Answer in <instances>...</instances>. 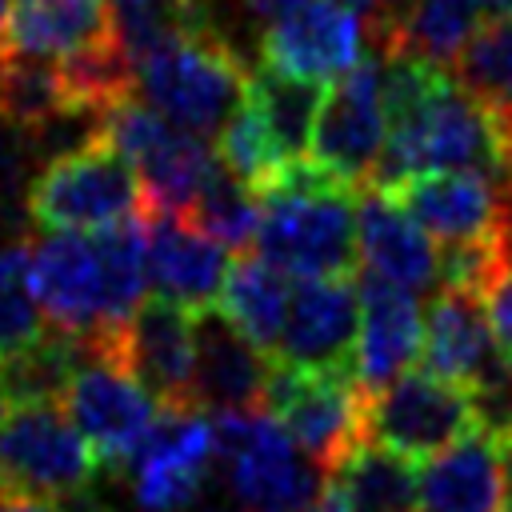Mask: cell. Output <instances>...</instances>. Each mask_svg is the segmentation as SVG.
<instances>
[{"instance_id": "30", "label": "cell", "mask_w": 512, "mask_h": 512, "mask_svg": "<svg viewBox=\"0 0 512 512\" xmlns=\"http://www.w3.org/2000/svg\"><path fill=\"white\" fill-rule=\"evenodd\" d=\"M452 76L500 120H512V20L476 28L452 64Z\"/></svg>"}, {"instance_id": "17", "label": "cell", "mask_w": 512, "mask_h": 512, "mask_svg": "<svg viewBox=\"0 0 512 512\" xmlns=\"http://www.w3.org/2000/svg\"><path fill=\"white\" fill-rule=\"evenodd\" d=\"M272 360L256 348L220 308L196 312V364L188 404L204 412H252L264 408Z\"/></svg>"}, {"instance_id": "41", "label": "cell", "mask_w": 512, "mask_h": 512, "mask_svg": "<svg viewBox=\"0 0 512 512\" xmlns=\"http://www.w3.org/2000/svg\"><path fill=\"white\" fill-rule=\"evenodd\" d=\"M500 128H504V192H512V120H500Z\"/></svg>"}, {"instance_id": "35", "label": "cell", "mask_w": 512, "mask_h": 512, "mask_svg": "<svg viewBox=\"0 0 512 512\" xmlns=\"http://www.w3.org/2000/svg\"><path fill=\"white\" fill-rule=\"evenodd\" d=\"M0 512H60V504L48 500V496H32V492H20V488H8Z\"/></svg>"}, {"instance_id": "19", "label": "cell", "mask_w": 512, "mask_h": 512, "mask_svg": "<svg viewBox=\"0 0 512 512\" xmlns=\"http://www.w3.org/2000/svg\"><path fill=\"white\" fill-rule=\"evenodd\" d=\"M148 284L192 312L216 308L228 280V248L180 212H148Z\"/></svg>"}, {"instance_id": "24", "label": "cell", "mask_w": 512, "mask_h": 512, "mask_svg": "<svg viewBox=\"0 0 512 512\" xmlns=\"http://www.w3.org/2000/svg\"><path fill=\"white\" fill-rule=\"evenodd\" d=\"M476 16L480 0H408L368 32V44L384 56H420L452 68L460 48L476 32Z\"/></svg>"}, {"instance_id": "3", "label": "cell", "mask_w": 512, "mask_h": 512, "mask_svg": "<svg viewBox=\"0 0 512 512\" xmlns=\"http://www.w3.org/2000/svg\"><path fill=\"white\" fill-rule=\"evenodd\" d=\"M252 64L220 32L184 28L136 60V96L172 124L216 140L244 104Z\"/></svg>"}, {"instance_id": "21", "label": "cell", "mask_w": 512, "mask_h": 512, "mask_svg": "<svg viewBox=\"0 0 512 512\" xmlns=\"http://www.w3.org/2000/svg\"><path fill=\"white\" fill-rule=\"evenodd\" d=\"M356 244L364 272H376L408 292H428L440 284V248L388 192L364 188L356 212Z\"/></svg>"}, {"instance_id": "23", "label": "cell", "mask_w": 512, "mask_h": 512, "mask_svg": "<svg viewBox=\"0 0 512 512\" xmlns=\"http://www.w3.org/2000/svg\"><path fill=\"white\" fill-rule=\"evenodd\" d=\"M112 32V0H12L0 52L64 60Z\"/></svg>"}, {"instance_id": "2", "label": "cell", "mask_w": 512, "mask_h": 512, "mask_svg": "<svg viewBox=\"0 0 512 512\" xmlns=\"http://www.w3.org/2000/svg\"><path fill=\"white\" fill-rule=\"evenodd\" d=\"M24 208L40 232H100L148 216V188L132 160L96 128L36 168Z\"/></svg>"}, {"instance_id": "16", "label": "cell", "mask_w": 512, "mask_h": 512, "mask_svg": "<svg viewBox=\"0 0 512 512\" xmlns=\"http://www.w3.org/2000/svg\"><path fill=\"white\" fill-rule=\"evenodd\" d=\"M160 404L188 400L196 364V312L168 300L144 296L132 320L112 336V352Z\"/></svg>"}, {"instance_id": "34", "label": "cell", "mask_w": 512, "mask_h": 512, "mask_svg": "<svg viewBox=\"0 0 512 512\" xmlns=\"http://www.w3.org/2000/svg\"><path fill=\"white\" fill-rule=\"evenodd\" d=\"M304 0H240V12H244V20H252L256 24V40H260V32L268 28V24H276L280 16H288L292 8H300Z\"/></svg>"}, {"instance_id": "33", "label": "cell", "mask_w": 512, "mask_h": 512, "mask_svg": "<svg viewBox=\"0 0 512 512\" xmlns=\"http://www.w3.org/2000/svg\"><path fill=\"white\" fill-rule=\"evenodd\" d=\"M44 328H48V316L28 284V240H24L20 260L0 280V364L20 348H28Z\"/></svg>"}, {"instance_id": "14", "label": "cell", "mask_w": 512, "mask_h": 512, "mask_svg": "<svg viewBox=\"0 0 512 512\" xmlns=\"http://www.w3.org/2000/svg\"><path fill=\"white\" fill-rule=\"evenodd\" d=\"M420 360L436 376L456 380L476 396L512 380L484 296L460 292V288H440L428 300Z\"/></svg>"}, {"instance_id": "12", "label": "cell", "mask_w": 512, "mask_h": 512, "mask_svg": "<svg viewBox=\"0 0 512 512\" xmlns=\"http://www.w3.org/2000/svg\"><path fill=\"white\" fill-rule=\"evenodd\" d=\"M384 140H388V116L380 88V52L368 44L364 60L328 84L308 148L316 164L360 188L372 180Z\"/></svg>"}, {"instance_id": "10", "label": "cell", "mask_w": 512, "mask_h": 512, "mask_svg": "<svg viewBox=\"0 0 512 512\" xmlns=\"http://www.w3.org/2000/svg\"><path fill=\"white\" fill-rule=\"evenodd\" d=\"M264 408L324 472L364 440V388L352 372L300 368L272 356Z\"/></svg>"}, {"instance_id": "37", "label": "cell", "mask_w": 512, "mask_h": 512, "mask_svg": "<svg viewBox=\"0 0 512 512\" xmlns=\"http://www.w3.org/2000/svg\"><path fill=\"white\" fill-rule=\"evenodd\" d=\"M496 440H500V472H504V512H512V428H500Z\"/></svg>"}, {"instance_id": "27", "label": "cell", "mask_w": 512, "mask_h": 512, "mask_svg": "<svg viewBox=\"0 0 512 512\" xmlns=\"http://www.w3.org/2000/svg\"><path fill=\"white\" fill-rule=\"evenodd\" d=\"M324 92L328 84L320 80H304V76H292L284 68H272V64H252L248 72V104L264 116L272 140L280 144V152L288 160L304 156V148L312 144V128H316V116H320V104H324Z\"/></svg>"}, {"instance_id": "15", "label": "cell", "mask_w": 512, "mask_h": 512, "mask_svg": "<svg viewBox=\"0 0 512 512\" xmlns=\"http://www.w3.org/2000/svg\"><path fill=\"white\" fill-rule=\"evenodd\" d=\"M368 24L336 0H304L276 24H268L256 40L264 64L284 68L304 80L332 84L352 64L364 60Z\"/></svg>"}, {"instance_id": "28", "label": "cell", "mask_w": 512, "mask_h": 512, "mask_svg": "<svg viewBox=\"0 0 512 512\" xmlns=\"http://www.w3.org/2000/svg\"><path fill=\"white\" fill-rule=\"evenodd\" d=\"M96 356L92 344L84 336H72L64 328H44L28 348H20L16 356H8L0 364L4 388L12 396V404H36V400H64L72 376L80 372V364Z\"/></svg>"}, {"instance_id": "38", "label": "cell", "mask_w": 512, "mask_h": 512, "mask_svg": "<svg viewBox=\"0 0 512 512\" xmlns=\"http://www.w3.org/2000/svg\"><path fill=\"white\" fill-rule=\"evenodd\" d=\"M308 512H348V504H344V496H340V488L328 480L324 484V492L316 496V504L308 508Z\"/></svg>"}, {"instance_id": "8", "label": "cell", "mask_w": 512, "mask_h": 512, "mask_svg": "<svg viewBox=\"0 0 512 512\" xmlns=\"http://www.w3.org/2000/svg\"><path fill=\"white\" fill-rule=\"evenodd\" d=\"M124 476L140 512H188L216 476L212 412L188 400L160 404Z\"/></svg>"}, {"instance_id": "32", "label": "cell", "mask_w": 512, "mask_h": 512, "mask_svg": "<svg viewBox=\"0 0 512 512\" xmlns=\"http://www.w3.org/2000/svg\"><path fill=\"white\" fill-rule=\"evenodd\" d=\"M36 152L40 140L0 112V236H8V244L32 236L24 204H28V184L36 176Z\"/></svg>"}, {"instance_id": "1", "label": "cell", "mask_w": 512, "mask_h": 512, "mask_svg": "<svg viewBox=\"0 0 512 512\" xmlns=\"http://www.w3.org/2000/svg\"><path fill=\"white\" fill-rule=\"evenodd\" d=\"M256 248L280 272L308 276H352L360 264L356 212L360 196L348 180L316 160H284L280 172L260 188Z\"/></svg>"}, {"instance_id": "40", "label": "cell", "mask_w": 512, "mask_h": 512, "mask_svg": "<svg viewBox=\"0 0 512 512\" xmlns=\"http://www.w3.org/2000/svg\"><path fill=\"white\" fill-rule=\"evenodd\" d=\"M24 240H28V236H24ZM24 240H12V244H4V248H0V280H4V276L12 272V264L20 260V248H24Z\"/></svg>"}, {"instance_id": "4", "label": "cell", "mask_w": 512, "mask_h": 512, "mask_svg": "<svg viewBox=\"0 0 512 512\" xmlns=\"http://www.w3.org/2000/svg\"><path fill=\"white\" fill-rule=\"evenodd\" d=\"M216 476L232 512H308L328 472L268 412H216Z\"/></svg>"}, {"instance_id": "20", "label": "cell", "mask_w": 512, "mask_h": 512, "mask_svg": "<svg viewBox=\"0 0 512 512\" xmlns=\"http://www.w3.org/2000/svg\"><path fill=\"white\" fill-rule=\"evenodd\" d=\"M424 348V312L416 292L364 272L360 276V336H356V380L364 392L384 388Z\"/></svg>"}, {"instance_id": "13", "label": "cell", "mask_w": 512, "mask_h": 512, "mask_svg": "<svg viewBox=\"0 0 512 512\" xmlns=\"http://www.w3.org/2000/svg\"><path fill=\"white\" fill-rule=\"evenodd\" d=\"M356 336H360V280L308 276L292 284V304L284 316L276 360L356 376Z\"/></svg>"}, {"instance_id": "39", "label": "cell", "mask_w": 512, "mask_h": 512, "mask_svg": "<svg viewBox=\"0 0 512 512\" xmlns=\"http://www.w3.org/2000/svg\"><path fill=\"white\" fill-rule=\"evenodd\" d=\"M480 12L488 20H512V0H480Z\"/></svg>"}, {"instance_id": "7", "label": "cell", "mask_w": 512, "mask_h": 512, "mask_svg": "<svg viewBox=\"0 0 512 512\" xmlns=\"http://www.w3.org/2000/svg\"><path fill=\"white\" fill-rule=\"evenodd\" d=\"M96 456L60 400L12 404L0 424V480L8 488L68 500L96 484Z\"/></svg>"}, {"instance_id": "42", "label": "cell", "mask_w": 512, "mask_h": 512, "mask_svg": "<svg viewBox=\"0 0 512 512\" xmlns=\"http://www.w3.org/2000/svg\"><path fill=\"white\" fill-rule=\"evenodd\" d=\"M8 16H12V0H0V48H4V32H8Z\"/></svg>"}, {"instance_id": "22", "label": "cell", "mask_w": 512, "mask_h": 512, "mask_svg": "<svg viewBox=\"0 0 512 512\" xmlns=\"http://www.w3.org/2000/svg\"><path fill=\"white\" fill-rule=\"evenodd\" d=\"M500 440L484 424L420 468V512H500Z\"/></svg>"}, {"instance_id": "26", "label": "cell", "mask_w": 512, "mask_h": 512, "mask_svg": "<svg viewBox=\"0 0 512 512\" xmlns=\"http://www.w3.org/2000/svg\"><path fill=\"white\" fill-rule=\"evenodd\" d=\"M292 304V284L288 272H280L272 260L256 256H240L228 268L224 292H220V312L256 344V348H276L280 332H284V316Z\"/></svg>"}, {"instance_id": "29", "label": "cell", "mask_w": 512, "mask_h": 512, "mask_svg": "<svg viewBox=\"0 0 512 512\" xmlns=\"http://www.w3.org/2000/svg\"><path fill=\"white\" fill-rule=\"evenodd\" d=\"M260 208H264L260 192L220 164L212 172V180L200 188V196L188 204V212H180V216H188L200 232H208L216 244H224L232 252V248L256 244Z\"/></svg>"}, {"instance_id": "44", "label": "cell", "mask_w": 512, "mask_h": 512, "mask_svg": "<svg viewBox=\"0 0 512 512\" xmlns=\"http://www.w3.org/2000/svg\"><path fill=\"white\" fill-rule=\"evenodd\" d=\"M192 4H204V8L212 12V20H216V4H220V0H192Z\"/></svg>"}, {"instance_id": "45", "label": "cell", "mask_w": 512, "mask_h": 512, "mask_svg": "<svg viewBox=\"0 0 512 512\" xmlns=\"http://www.w3.org/2000/svg\"><path fill=\"white\" fill-rule=\"evenodd\" d=\"M4 496H8V484H4V480H0V504H4Z\"/></svg>"}, {"instance_id": "31", "label": "cell", "mask_w": 512, "mask_h": 512, "mask_svg": "<svg viewBox=\"0 0 512 512\" xmlns=\"http://www.w3.org/2000/svg\"><path fill=\"white\" fill-rule=\"evenodd\" d=\"M216 156H220V164H224L232 176L248 180L256 192H260V188L280 172V164L288 160V156L280 152V144L272 140L264 116L248 104V96H244V104L228 116V124L220 128V136H216Z\"/></svg>"}, {"instance_id": "43", "label": "cell", "mask_w": 512, "mask_h": 512, "mask_svg": "<svg viewBox=\"0 0 512 512\" xmlns=\"http://www.w3.org/2000/svg\"><path fill=\"white\" fill-rule=\"evenodd\" d=\"M8 408H12V396H8V388H4V376H0V424H4Z\"/></svg>"}, {"instance_id": "18", "label": "cell", "mask_w": 512, "mask_h": 512, "mask_svg": "<svg viewBox=\"0 0 512 512\" xmlns=\"http://www.w3.org/2000/svg\"><path fill=\"white\" fill-rule=\"evenodd\" d=\"M388 196L440 244L488 240L504 216V184L484 172H420L388 188Z\"/></svg>"}, {"instance_id": "25", "label": "cell", "mask_w": 512, "mask_h": 512, "mask_svg": "<svg viewBox=\"0 0 512 512\" xmlns=\"http://www.w3.org/2000/svg\"><path fill=\"white\" fill-rule=\"evenodd\" d=\"M328 480L340 488L348 512H416L420 508V472L408 464V456L360 440L340 456V464L328 472Z\"/></svg>"}, {"instance_id": "11", "label": "cell", "mask_w": 512, "mask_h": 512, "mask_svg": "<svg viewBox=\"0 0 512 512\" xmlns=\"http://www.w3.org/2000/svg\"><path fill=\"white\" fill-rule=\"evenodd\" d=\"M68 416L84 432L100 472L124 476L140 440L148 436L160 400L116 360V356H88L72 376L64 400Z\"/></svg>"}, {"instance_id": "36", "label": "cell", "mask_w": 512, "mask_h": 512, "mask_svg": "<svg viewBox=\"0 0 512 512\" xmlns=\"http://www.w3.org/2000/svg\"><path fill=\"white\" fill-rule=\"evenodd\" d=\"M336 4H344L348 12H356V16L368 24V32H372V28L392 12V4H388V0H336Z\"/></svg>"}, {"instance_id": "9", "label": "cell", "mask_w": 512, "mask_h": 512, "mask_svg": "<svg viewBox=\"0 0 512 512\" xmlns=\"http://www.w3.org/2000/svg\"><path fill=\"white\" fill-rule=\"evenodd\" d=\"M28 284L52 328L84 336L96 356L112 348L120 332L108 308V272L96 232H48L28 236Z\"/></svg>"}, {"instance_id": "6", "label": "cell", "mask_w": 512, "mask_h": 512, "mask_svg": "<svg viewBox=\"0 0 512 512\" xmlns=\"http://www.w3.org/2000/svg\"><path fill=\"white\" fill-rule=\"evenodd\" d=\"M100 132L140 172L148 188V212H188V204L220 168L216 144H208V136L172 124L140 96L108 108L100 116Z\"/></svg>"}, {"instance_id": "5", "label": "cell", "mask_w": 512, "mask_h": 512, "mask_svg": "<svg viewBox=\"0 0 512 512\" xmlns=\"http://www.w3.org/2000/svg\"><path fill=\"white\" fill-rule=\"evenodd\" d=\"M476 428H484L476 392L432 368H408L384 388L364 392V440L408 460H428Z\"/></svg>"}]
</instances>
